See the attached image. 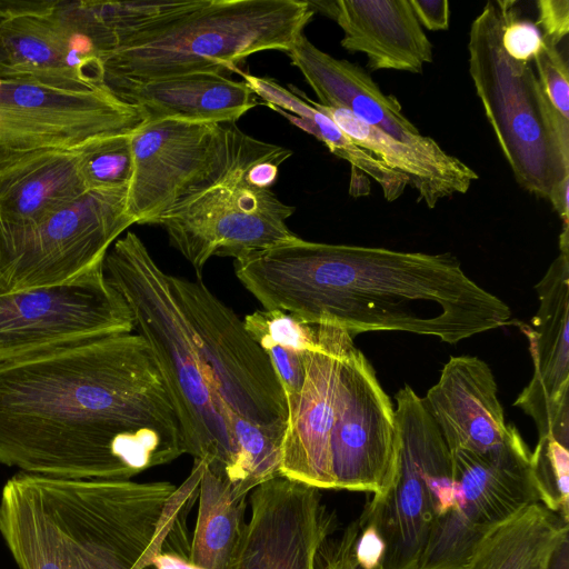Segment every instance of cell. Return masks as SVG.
I'll return each mask as SVG.
<instances>
[{
  "label": "cell",
  "mask_w": 569,
  "mask_h": 569,
  "mask_svg": "<svg viewBox=\"0 0 569 569\" xmlns=\"http://www.w3.org/2000/svg\"><path fill=\"white\" fill-rule=\"evenodd\" d=\"M56 6L0 19V79L68 91L104 87L99 53Z\"/></svg>",
  "instance_id": "19"
},
{
  "label": "cell",
  "mask_w": 569,
  "mask_h": 569,
  "mask_svg": "<svg viewBox=\"0 0 569 569\" xmlns=\"http://www.w3.org/2000/svg\"><path fill=\"white\" fill-rule=\"evenodd\" d=\"M337 21L349 52L367 57L371 71L422 73L433 60V47L409 0H337L313 2Z\"/></svg>",
  "instance_id": "21"
},
{
  "label": "cell",
  "mask_w": 569,
  "mask_h": 569,
  "mask_svg": "<svg viewBox=\"0 0 569 569\" xmlns=\"http://www.w3.org/2000/svg\"><path fill=\"white\" fill-rule=\"evenodd\" d=\"M226 123L144 120L131 132L133 173L127 211L149 224L209 176L227 148Z\"/></svg>",
  "instance_id": "15"
},
{
  "label": "cell",
  "mask_w": 569,
  "mask_h": 569,
  "mask_svg": "<svg viewBox=\"0 0 569 569\" xmlns=\"http://www.w3.org/2000/svg\"><path fill=\"white\" fill-rule=\"evenodd\" d=\"M227 124V148L216 169L149 222L161 227L197 276L213 256L244 258L297 237L287 226L295 207L253 184L251 167L281 146Z\"/></svg>",
  "instance_id": "7"
},
{
  "label": "cell",
  "mask_w": 569,
  "mask_h": 569,
  "mask_svg": "<svg viewBox=\"0 0 569 569\" xmlns=\"http://www.w3.org/2000/svg\"><path fill=\"white\" fill-rule=\"evenodd\" d=\"M313 14L301 0H189L103 54V86L239 72L253 53L289 51Z\"/></svg>",
  "instance_id": "5"
},
{
  "label": "cell",
  "mask_w": 569,
  "mask_h": 569,
  "mask_svg": "<svg viewBox=\"0 0 569 569\" xmlns=\"http://www.w3.org/2000/svg\"><path fill=\"white\" fill-rule=\"evenodd\" d=\"M171 283L230 418L239 416L283 436L288 418L284 392L269 357L247 332L243 321L200 276L190 280L171 274Z\"/></svg>",
  "instance_id": "11"
},
{
  "label": "cell",
  "mask_w": 569,
  "mask_h": 569,
  "mask_svg": "<svg viewBox=\"0 0 569 569\" xmlns=\"http://www.w3.org/2000/svg\"><path fill=\"white\" fill-rule=\"evenodd\" d=\"M546 569H569V536H565L551 553Z\"/></svg>",
  "instance_id": "40"
},
{
  "label": "cell",
  "mask_w": 569,
  "mask_h": 569,
  "mask_svg": "<svg viewBox=\"0 0 569 569\" xmlns=\"http://www.w3.org/2000/svg\"><path fill=\"white\" fill-rule=\"evenodd\" d=\"M359 530L360 521L356 519L338 537L328 538L318 551L316 569H385L369 568L359 560L356 552Z\"/></svg>",
  "instance_id": "35"
},
{
  "label": "cell",
  "mask_w": 569,
  "mask_h": 569,
  "mask_svg": "<svg viewBox=\"0 0 569 569\" xmlns=\"http://www.w3.org/2000/svg\"><path fill=\"white\" fill-rule=\"evenodd\" d=\"M88 191L78 149L26 154L0 167V221L34 222Z\"/></svg>",
  "instance_id": "25"
},
{
  "label": "cell",
  "mask_w": 569,
  "mask_h": 569,
  "mask_svg": "<svg viewBox=\"0 0 569 569\" xmlns=\"http://www.w3.org/2000/svg\"><path fill=\"white\" fill-rule=\"evenodd\" d=\"M560 253L536 286L539 309L529 340L533 375L515 406L530 416L539 437L569 443V229L559 237Z\"/></svg>",
  "instance_id": "18"
},
{
  "label": "cell",
  "mask_w": 569,
  "mask_h": 569,
  "mask_svg": "<svg viewBox=\"0 0 569 569\" xmlns=\"http://www.w3.org/2000/svg\"><path fill=\"white\" fill-rule=\"evenodd\" d=\"M316 342L305 356L298 393L287 396V426L280 475L316 487L335 489L329 438L337 406L341 360L353 337L332 326H316Z\"/></svg>",
  "instance_id": "17"
},
{
  "label": "cell",
  "mask_w": 569,
  "mask_h": 569,
  "mask_svg": "<svg viewBox=\"0 0 569 569\" xmlns=\"http://www.w3.org/2000/svg\"><path fill=\"white\" fill-rule=\"evenodd\" d=\"M188 2L189 0L58 1L56 11L87 37L102 58L126 37Z\"/></svg>",
  "instance_id": "29"
},
{
  "label": "cell",
  "mask_w": 569,
  "mask_h": 569,
  "mask_svg": "<svg viewBox=\"0 0 569 569\" xmlns=\"http://www.w3.org/2000/svg\"><path fill=\"white\" fill-rule=\"evenodd\" d=\"M249 496L204 466L189 560L201 569H233L247 525Z\"/></svg>",
  "instance_id": "28"
},
{
  "label": "cell",
  "mask_w": 569,
  "mask_h": 569,
  "mask_svg": "<svg viewBox=\"0 0 569 569\" xmlns=\"http://www.w3.org/2000/svg\"><path fill=\"white\" fill-rule=\"evenodd\" d=\"M234 273L263 309L352 337L405 331L453 345L511 323L506 302L450 253L331 244L298 236L234 260Z\"/></svg>",
  "instance_id": "2"
},
{
  "label": "cell",
  "mask_w": 569,
  "mask_h": 569,
  "mask_svg": "<svg viewBox=\"0 0 569 569\" xmlns=\"http://www.w3.org/2000/svg\"><path fill=\"white\" fill-rule=\"evenodd\" d=\"M131 132L98 138L78 148L89 190L129 187L133 173Z\"/></svg>",
  "instance_id": "30"
},
{
  "label": "cell",
  "mask_w": 569,
  "mask_h": 569,
  "mask_svg": "<svg viewBox=\"0 0 569 569\" xmlns=\"http://www.w3.org/2000/svg\"><path fill=\"white\" fill-rule=\"evenodd\" d=\"M206 463L168 481L68 479L18 472L0 497V535L19 569H156L190 553L188 516Z\"/></svg>",
  "instance_id": "3"
},
{
  "label": "cell",
  "mask_w": 569,
  "mask_h": 569,
  "mask_svg": "<svg viewBox=\"0 0 569 569\" xmlns=\"http://www.w3.org/2000/svg\"><path fill=\"white\" fill-rule=\"evenodd\" d=\"M184 453L180 422L139 333L0 363V463L68 479L130 480Z\"/></svg>",
  "instance_id": "1"
},
{
  "label": "cell",
  "mask_w": 569,
  "mask_h": 569,
  "mask_svg": "<svg viewBox=\"0 0 569 569\" xmlns=\"http://www.w3.org/2000/svg\"><path fill=\"white\" fill-rule=\"evenodd\" d=\"M57 1H0V19L23 13L51 11Z\"/></svg>",
  "instance_id": "38"
},
{
  "label": "cell",
  "mask_w": 569,
  "mask_h": 569,
  "mask_svg": "<svg viewBox=\"0 0 569 569\" xmlns=\"http://www.w3.org/2000/svg\"><path fill=\"white\" fill-rule=\"evenodd\" d=\"M531 462L540 502L569 523V445L539 437Z\"/></svg>",
  "instance_id": "31"
},
{
  "label": "cell",
  "mask_w": 569,
  "mask_h": 569,
  "mask_svg": "<svg viewBox=\"0 0 569 569\" xmlns=\"http://www.w3.org/2000/svg\"><path fill=\"white\" fill-rule=\"evenodd\" d=\"M10 291H11L10 287L7 284L4 279L0 276V296L4 295L7 292H10Z\"/></svg>",
  "instance_id": "41"
},
{
  "label": "cell",
  "mask_w": 569,
  "mask_h": 569,
  "mask_svg": "<svg viewBox=\"0 0 569 569\" xmlns=\"http://www.w3.org/2000/svg\"><path fill=\"white\" fill-rule=\"evenodd\" d=\"M533 58L539 82L555 109L569 120V68L558 46L545 40Z\"/></svg>",
  "instance_id": "33"
},
{
  "label": "cell",
  "mask_w": 569,
  "mask_h": 569,
  "mask_svg": "<svg viewBox=\"0 0 569 569\" xmlns=\"http://www.w3.org/2000/svg\"><path fill=\"white\" fill-rule=\"evenodd\" d=\"M536 4L538 9L536 26L542 30L545 40L558 46L569 32V1L538 0Z\"/></svg>",
  "instance_id": "36"
},
{
  "label": "cell",
  "mask_w": 569,
  "mask_h": 569,
  "mask_svg": "<svg viewBox=\"0 0 569 569\" xmlns=\"http://www.w3.org/2000/svg\"><path fill=\"white\" fill-rule=\"evenodd\" d=\"M127 196L128 187L90 190L34 222L0 221V276L11 291L62 284L102 266L134 223Z\"/></svg>",
  "instance_id": "9"
},
{
  "label": "cell",
  "mask_w": 569,
  "mask_h": 569,
  "mask_svg": "<svg viewBox=\"0 0 569 569\" xmlns=\"http://www.w3.org/2000/svg\"><path fill=\"white\" fill-rule=\"evenodd\" d=\"M233 569H316L318 551L337 527L320 489L283 476L256 487Z\"/></svg>",
  "instance_id": "16"
},
{
  "label": "cell",
  "mask_w": 569,
  "mask_h": 569,
  "mask_svg": "<svg viewBox=\"0 0 569 569\" xmlns=\"http://www.w3.org/2000/svg\"><path fill=\"white\" fill-rule=\"evenodd\" d=\"M242 321L247 332L262 349L273 346L305 353L316 342V326L302 323L280 309L256 310Z\"/></svg>",
  "instance_id": "32"
},
{
  "label": "cell",
  "mask_w": 569,
  "mask_h": 569,
  "mask_svg": "<svg viewBox=\"0 0 569 569\" xmlns=\"http://www.w3.org/2000/svg\"><path fill=\"white\" fill-rule=\"evenodd\" d=\"M144 120L106 87L68 91L0 79V167L32 152L73 150L131 132Z\"/></svg>",
  "instance_id": "13"
},
{
  "label": "cell",
  "mask_w": 569,
  "mask_h": 569,
  "mask_svg": "<svg viewBox=\"0 0 569 569\" xmlns=\"http://www.w3.org/2000/svg\"><path fill=\"white\" fill-rule=\"evenodd\" d=\"M568 525L542 503H532L483 538L465 569H546Z\"/></svg>",
  "instance_id": "27"
},
{
  "label": "cell",
  "mask_w": 569,
  "mask_h": 569,
  "mask_svg": "<svg viewBox=\"0 0 569 569\" xmlns=\"http://www.w3.org/2000/svg\"><path fill=\"white\" fill-rule=\"evenodd\" d=\"M103 270L154 356L180 422L184 453L202 460L238 496H249L230 415L213 388L171 274L159 267L132 231L113 242Z\"/></svg>",
  "instance_id": "4"
},
{
  "label": "cell",
  "mask_w": 569,
  "mask_h": 569,
  "mask_svg": "<svg viewBox=\"0 0 569 569\" xmlns=\"http://www.w3.org/2000/svg\"><path fill=\"white\" fill-rule=\"evenodd\" d=\"M359 147L388 168L402 173L429 209L456 194L466 193L479 174L462 160L445 151L436 140L428 144H409L371 127L342 108L322 106L305 94Z\"/></svg>",
  "instance_id": "24"
},
{
  "label": "cell",
  "mask_w": 569,
  "mask_h": 569,
  "mask_svg": "<svg viewBox=\"0 0 569 569\" xmlns=\"http://www.w3.org/2000/svg\"><path fill=\"white\" fill-rule=\"evenodd\" d=\"M422 398L450 451L485 455L503 443L508 423L495 376L475 356L450 357Z\"/></svg>",
  "instance_id": "20"
},
{
  "label": "cell",
  "mask_w": 569,
  "mask_h": 569,
  "mask_svg": "<svg viewBox=\"0 0 569 569\" xmlns=\"http://www.w3.org/2000/svg\"><path fill=\"white\" fill-rule=\"evenodd\" d=\"M395 406L353 341L345 350L329 456L335 489L385 493L399 458Z\"/></svg>",
  "instance_id": "14"
},
{
  "label": "cell",
  "mask_w": 569,
  "mask_h": 569,
  "mask_svg": "<svg viewBox=\"0 0 569 569\" xmlns=\"http://www.w3.org/2000/svg\"><path fill=\"white\" fill-rule=\"evenodd\" d=\"M503 21L499 1H488L472 21L469 73L517 182L548 199L569 178V120L551 104L530 66L503 50Z\"/></svg>",
  "instance_id": "6"
},
{
  "label": "cell",
  "mask_w": 569,
  "mask_h": 569,
  "mask_svg": "<svg viewBox=\"0 0 569 569\" xmlns=\"http://www.w3.org/2000/svg\"><path fill=\"white\" fill-rule=\"evenodd\" d=\"M456 503L436 518L426 556L439 569H465L478 545L523 508L540 502L531 450L513 425L485 455L452 451ZM541 503V502H540Z\"/></svg>",
  "instance_id": "10"
},
{
  "label": "cell",
  "mask_w": 569,
  "mask_h": 569,
  "mask_svg": "<svg viewBox=\"0 0 569 569\" xmlns=\"http://www.w3.org/2000/svg\"><path fill=\"white\" fill-rule=\"evenodd\" d=\"M569 178L565 179L548 198L562 220V227H569Z\"/></svg>",
  "instance_id": "39"
},
{
  "label": "cell",
  "mask_w": 569,
  "mask_h": 569,
  "mask_svg": "<svg viewBox=\"0 0 569 569\" xmlns=\"http://www.w3.org/2000/svg\"><path fill=\"white\" fill-rule=\"evenodd\" d=\"M134 330L103 264L72 281L0 296V363Z\"/></svg>",
  "instance_id": "12"
},
{
  "label": "cell",
  "mask_w": 569,
  "mask_h": 569,
  "mask_svg": "<svg viewBox=\"0 0 569 569\" xmlns=\"http://www.w3.org/2000/svg\"><path fill=\"white\" fill-rule=\"evenodd\" d=\"M395 400L400 439L396 478L360 516L385 542V569H419L436 518L456 503L452 455L411 387L401 388Z\"/></svg>",
  "instance_id": "8"
},
{
  "label": "cell",
  "mask_w": 569,
  "mask_h": 569,
  "mask_svg": "<svg viewBox=\"0 0 569 569\" xmlns=\"http://www.w3.org/2000/svg\"><path fill=\"white\" fill-rule=\"evenodd\" d=\"M420 26L430 31L449 28L450 9L448 0H409Z\"/></svg>",
  "instance_id": "37"
},
{
  "label": "cell",
  "mask_w": 569,
  "mask_h": 569,
  "mask_svg": "<svg viewBox=\"0 0 569 569\" xmlns=\"http://www.w3.org/2000/svg\"><path fill=\"white\" fill-rule=\"evenodd\" d=\"M239 74L266 106L313 136L331 153L349 162L352 173L361 171L373 179L380 186L386 200L395 201L402 196L408 186L407 178L356 144L331 118L308 102L301 90L292 84H289L291 89H287L268 77H257L243 71H239Z\"/></svg>",
  "instance_id": "26"
},
{
  "label": "cell",
  "mask_w": 569,
  "mask_h": 569,
  "mask_svg": "<svg viewBox=\"0 0 569 569\" xmlns=\"http://www.w3.org/2000/svg\"><path fill=\"white\" fill-rule=\"evenodd\" d=\"M503 10L501 43L507 54L523 63L533 59L543 47V37L535 22L518 18L516 1H499Z\"/></svg>",
  "instance_id": "34"
},
{
  "label": "cell",
  "mask_w": 569,
  "mask_h": 569,
  "mask_svg": "<svg viewBox=\"0 0 569 569\" xmlns=\"http://www.w3.org/2000/svg\"><path fill=\"white\" fill-rule=\"evenodd\" d=\"M286 53L317 96L318 103L342 108L362 122L405 143L421 146L433 140L421 134L402 112L398 99L386 94L358 64L330 56L305 34Z\"/></svg>",
  "instance_id": "22"
},
{
  "label": "cell",
  "mask_w": 569,
  "mask_h": 569,
  "mask_svg": "<svg viewBox=\"0 0 569 569\" xmlns=\"http://www.w3.org/2000/svg\"><path fill=\"white\" fill-rule=\"evenodd\" d=\"M119 100L138 108L146 120L236 123L257 106L250 87L217 73H190L104 86Z\"/></svg>",
  "instance_id": "23"
}]
</instances>
